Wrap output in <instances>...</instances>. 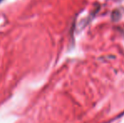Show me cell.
<instances>
[{
    "instance_id": "obj_1",
    "label": "cell",
    "mask_w": 124,
    "mask_h": 123,
    "mask_svg": "<svg viewBox=\"0 0 124 123\" xmlns=\"http://www.w3.org/2000/svg\"><path fill=\"white\" fill-rule=\"evenodd\" d=\"M2 1H3V0H0V2H2Z\"/></svg>"
}]
</instances>
